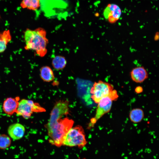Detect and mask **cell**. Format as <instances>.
<instances>
[{"mask_svg": "<svg viewBox=\"0 0 159 159\" xmlns=\"http://www.w3.org/2000/svg\"><path fill=\"white\" fill-rule=\"evenodd\" d=\"M68 102L60 101L55 105L50 114L46 127L52 144L59 147L63 145L64 138L72 127L74 122L67 117L62 118L68 113Z\"/></svg>", "mask_w": 159, "mask_h": 159, "instance_id": "cell-1", "label": "cell"}, {"mask_svg": "<svg viewBox=\"0 0 159 159\" xmlns=\"http://www.w3.org/2000/svg\"><path fill=\"white\" fill-rule=\"evenodd\" d=\"M46 35V31L42 28L34 30L27 29L24 36L25 49L33 50L40 57L45 56L47 53V47L48 43Z\"/></svg>", "mask_w": 159, "mask_h": 159, "instance_id": "cell-2", "label": "cell"}, {"mask_svg": "<svg viewBox=\"0 0 159 159\" xmlns=\"http://www.w3.org/2000/svg\"><path fill=\"white\" fill-rule=\"evenodd\" d=\"M91 97L94 101L98 103L102 98L109 97L113 100H116L118 97L117 91L114 89L111 84L99 80L95 82L90 90Z\"/></svg>", "mask_w": 159, "mask_h": 159, "instance_id": "cell-3", "label": "cell"}, {"mask_svg": "<svg viewBox=\"0 0 159 159\" xmlns=\"http://www.w3.org/2000/svg\"><path fill=\"white\" fill-rule=\"evenodd\" d=\"M87 143L84 129L78 125L72 127L66 134L63 145L70 147L77 146L81 148Z\"/></svg>", "mask_w": 159, "mask_h": 159, "instance_id": "cell-4", "label": "cell"}, {"mask_svg": "<svg viewBox=\"0 0 159 159\" xmlns=\"http://www.w3.org/2000/svg\"><path fill=\"white\" fill-rule=\"evenodd\" d=\"M45 110L32 100L23 99L19 102L17 114L26 119L29 118L33 112H42Z\"/></svg>", "mask_w": 159, "mask_h": 159, "instance_id": "cell-5", "label": "cell"}, {"mask_svg": "<svg viewBox=\"0 0 159 159\" xmlns=\"http://www.w3.org/2000/svg\"><path fill=\"white\" fill-rule=\"evenodd\" d=\"M112 99L109 97L102 99L97 103L95 116L90 120V127H92L97 121L105 114L110 110L112 105Z\"/></svg>", "mask_w": 159, "mask_h": 159, "instance_id": "cell-6", "label": "cell"}, {"mask_svg": "<svg viewBox=\"0 0 159 159\" xmlns=\"http://www.w3.org/2000/svg\"><path fill=\"white\" fill-rule=\"evenodd\" d=\"M104 18L111 24L115 23L120 19L121 10L117 5L114 4H108L103 11Z\"/></svg>", "mask_w": 159, "mask_h": 159, "instance_id": "cell-7", "label": "cell"}, {"mask_svg": "<svg viewBox=\"0 0 159 159\" xmlns=\"http://www.w3.org/2000/svg\"><path fill=\"white\" fill-rule=\"evenodd\" d=\"M131 78L133 81L137 83H141L148 78L147 70L143 66L133 68L130 72Z\"/></svg>", "mask_w": 159, "mask_h": 159, "instance_id": "cell-8", "label": "cell"}, {"mask_svg": "<svg viewBox=\"0 0 159 159\" xmlns=\"http://www.w3.org/2000/svg\"><path fill=\"white\" fill-rule=\"evenodd\" d=\"M25 129L24 126L19 123L11 125L8 129L10 137L13 140H17L21 138L24 135Z\"/></svg>", "mask_w": 159, "mask_h": 159, "instance_id": "cell-9", "label": "cell"}, {"mask_svg": "<svg viewBox=\"0 0 159 159\" xmlns=\"http://www.w3.org/2000/svg\"><path fill=\"white\" fill-rule=\"evenodd\" d=\"M19 98L12 97L7 98L4 101L3 108L4 112L8 115H11L16 112L19 104Z\"/></svg>", "mask_w": 159, "mask_h": 159, "instance_id": "cell-10", "label": "cell"}, {"mask_svg": "<svg viewBox=\"0 0 159 159\" xmlns=\"http://www.w3.org/2000/svg\"><path fill=\"white\" fill-rule=\"evenodd\" d=\"M40 76L44 82H49L54 79L55 76L51 68L47 66L42 67L40 69Z\"/></svg>", "mask_w": 159, "mask_h": 159, "instance_id": "cell-11", "label": "cell"}, {"mask_svg": "<svg viewBox=\"0 0 159 159\" xmlns=\"http://www.w3.org/2000/svg\"><path fill=\"white\" fill-rule=\"evenodd\" d=\"M11 39V36L9 30L0 32V53L4 51Z\"/></svg>", "mask_w": 159, "mask_h": 159, "instance_id": "cell-12", "label": "cell"}, {"mask_svg": "<svg viewBox=\"0 0 159 159\" xmlns=\"http://www.w3.org/2000/svg\"><path fill=\"white\" fill-rule=\"evenodd\" d=\"M144 116L143 110L140 108L132 109L129 114V117L131 121L134 123L140 122L143 119Z\"/></svg>", "mask_w": 159, "mask_h": 159, "instance_id": "cell-13", "label": "cell"}, {"mask_svg": "<svg viewBox=\"0 0 159 159\" xmlns=\"http://www.w3.org/2000/svg\"><path fill=\"white\" fill-rule=\"evenodd\" d=\"M67 64L65 58L61 55L55 56L52 59V64L53 67L57 70H60L64 69Z\"/></svg>", "mask_w": 159, "mask_h": 159, "instance_id": "cell-14", "label": "cell"}, {"mask_svg": "<svg viewBox=\"0 0 159 159\" xmlns=\"http://www.w3.org/2000/svg\"><path fill=\"white\" fill-rule=\"evenodd\" d=\"M20 6L23 8L36 11L40 6V0H22Z\"/></svg>", "mask_w": 159, "mask_h": 159, "instance_id": "cell-15", "label": "cell"}, {"mask_svg": "<svg viewBox=\"0 0 159 159\" xmlns=\"http://www.w3.org/2000/svg\"><path fill=\"white\" fill-rule=\"evenodd\" d=\"M11 144L9 137L5 134L0 135V149H6L9 147Z\"/></svg>", "mask_w": 159, "mask_h": 159, "instance_id": "cell-16", "label": "cell"}, {"mask_svg": "<svg viewBox=\"0 0 159 159\" xmlns=\"http://www.w3.org/2000/svg\"><path fill=\"white\" fill-rule=\"evenodd\" d=\"M143 89L142 87L140 86H138L135 88V91L137 93H140L143 92Z\"/></svg>", "mask_w": 159, "mask_h": 159, "instance_id": "cell-17", "label": "cell"}, {"mask_svg": "<svg viewBox=\"0 0 159 159\" xmlns=\"http://www.w3.org/2000/svg\"><path fill=\"white\" fill-rule=\"evenodd\" d=\"M153 157L154 158V159H156V156L155 155L153 156Z\"/></svg>", "mask_w": 159, "mask_h": 159, "instance_id": "cell-18", "label": "cell"}, {"mask_svg": "<svg viewBox=\"0 0 159 159\" xmlns=\"http://www.w3.org/2000/svg\"><path fill=\"white\" fill-rule=\"evenodd\" d=\"M158 155V154H157L156 156H157Z\"/></svg>", "mask_w": 159, "mask_h": 159, "instance_id": "cell-19", "label": "cell"}]
</instances>
